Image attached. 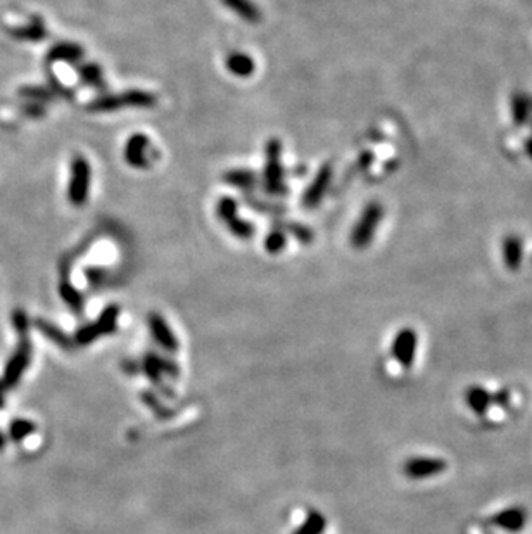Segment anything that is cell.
I'll list each match as a JSON object with an SVG mask.
<instances>
[{"label": "cell", "instance_id": "cell-1", "mask_svg": "<svg viewBox=\"0 0 532 534\" xmlns=\"http://www.w3.org/2000/svg\"><path fill=\"white\" fill-rule=\"evenodd\" d=\"M13 322L16 331L20 332V345L18 349L14 351L13 358L9 360L6 367V373H4V379L0 380V389L2 387H13L16 386L18 380L21 379L26 368H28L29 360H32V341L28 338V319H26L25 312L18 309L13 315Z\"/></svg>", "mask_w": 532, "mask_h": 534}, {"label": "cell", "instance_id": "cell-2", "mask_svg": "<svg viewBox=\"0 0 532 534\" xmlns=\"http://www.w3.org/2000/svg\"><path fill=\"white\" fill-rule=\"evenodd\" d=\"M158 102V97L151 92L128 91L118 95H104L88 104V111L92 113H111L121 107H152Z\"/></svg>", "mask_w": 532, "mask_h": 534}, {"label": "cell", "instance_id": "cell-3", "mask_svg": "<svg viewBox=\"0 0 532 534\" xmlns=\"http://www.w3.org/2000/svg\"><path fill=\"white\" fill-rule=\"evenodd\" d=\"M263 187L271 196H284L287 187L284 182V166H282V144L280 140L271 139L266 144V164Z\"/></svg>", "mask_w": 532, "mask_h": 534}, {"label": "cell", "instance_id": "cell-4", "mask_svg": "<svg viewBox=\"0 0 532 534\" xmlns=\"http://www.w3.org/2000/svg\"><path fill=\"white\" fill-rule=\"evenodd\" d=\"M92 184L90 163L85 156L76 154L71 161V178L68 187V199L73 206H83L88 201Z\"/></svg>", "mask_w": 532, "mask_h": 534}, {"label": "cell", "instance_id": "cell-5", "mask_svg": "<svg viewBox=\"0 0 532 534\" xmlns=\"http://www.w3.org/2000/svg\"><path fill=\"white\" fill-rule=\"evenodd\" d=\"M382 216H384V208L381 206V203H370L364 208L362 218L358 220L351 235V244L356 249H364L370 244L375 235V230L381 225Z\"/></svg>", "mask_w": 532, "mask_h": 534}, {"label": "cell", "instance_id": "cell-6", "mask_svg": "<svg viewBox=\"0 0 532 534\" xmlns=\"http://www.w3.org/2000/svg\"><path fill=\"white\" fill-rule=\"evenodd\" d=\"M152 145L147 135L144 133H135L128 139L125 144V161L130 164L132 168L137 170H147L151 168L152 159H154V152L151 151Z\"/></svg>", "mask_w": 532, "mask_h": 534}, {"label": "cell", "instance_id": "cell-7", "mask_svg": "<svg viewBox=\"0 0 532 534\" xmlns=\"http://www.w3.org/2000/svg\"><path fill=\"white\" fill-rule=\"evenodd\" d=\"M416 345H418V335L413 328L407 327L397 332L393 341V356L396 358L401 367H411L415 361Z\"/></svg>", "mask_w": 532, "mask_h": 534}, {"label": "cell", "instance_id": "cell-8", "mask_svg": "<svg viewBox=\"0 0 532 534\" xmlns=\"http://www.w3.org/2000/svg\"><path fill=\"white\" fill-rule=\"evenodd\" d=\"M444 460L441 458H429V457H413L407 464L403 465L404 476L410 479H427V477H434L437 474H442L446 470Z\"/></svg>", "mask_w": 532, "mask_h": 534}, {"label": "cell", "instance_id": "cell-9", "mask_svg": "<svg viewBox=\"0 0 532 534\" xmlns=\"http://www.w3.org/2000/svg\"><path fill=\"white\" fill-rule=\"evenodd\" d=\"M330 180H332V166L329 163L323 164L318 170V173L315 175L313 182L306 189L303 196V208L313 209L322 203V199L325 197L327 190H329Z\"/></svg>", "mask_w": 532, "mask_h": 534}, {"label": "cell", "instance_id": "cell-10", "mask_svg": "<svg viewBox=\"0 0 532 534\" xmlns=\"http://www.w3.org/2000/svg\"><path fill=\"white\" fill-rule=\"evenodd\" d=\"M491 522H493V526L507 533H520L526 528L527 512L522 507H510V509H505L493 515Z\"/></svg>", "mask_w": 532, "mask_h": 534}, {"label": "cell", "instance_id": "cell-11", "mask_svg": "<svg viewBox=\"0 0 532 534\" xmlns=\"http://www.w3.org/2000/svg\"><path fill=\"white\" fill-rule=\"evenodd\" d=\"M149 328H151L152 338L158 341L159 346H163L166 351H171V353L178 351L177 338H175L170 326L165 322V319H163L159 313H151V315H149Z\"/></svg>", "mask_w": 532, "mask_h": 534}, {"label": "cell", "instance_id": "cell-12", "mask_svg": "<svg viewBox=\"0 0 532 534\" xmlns=\"http://www.w3.org/2000/svg\"><path fill=\"white\" fill-rule=\"evenodd\" d=\"M254 59L244 52H232L226 58V68L232 74L239 78H247L254 73Z\"/></svg>", "mask_w": 532, "mask_h": 534}, {"label": "cell", "instance_id": "cell-13", "mask_svg": "<svg viewBox=\"0 0 532 534\" xmlns=\"http://www.w3.org/2000/svg\"><path fill=\"white\" fill-rule=\"evenodd\" d=\"M229 9H232L237 16L242 18L247 23H258L261 21V13H259L258 6L251 0H221Z\"/></svg>", "mask_w": 532, "mask_h": 534}, {"label": "cell", "instance_id": "cell-14", "mask_svg": "<svg viewBox=\"0 0 532 534\" xmlns=\"http://www.w3.org/2000/svg\"><path fill=\"white\" fill-rule=\"evenodd\" d=\"M83 58V51H81L80 46L76 44H69V42H62L57 44L50 48L48 52V62H55V61H64V62H76Z\"/></svg>", "mask_w": 532, "mask_h": 534}, {"label": "cell", "instance_id": "cell-15", "mask_svg": "<svg viewBox=\"0 0 532 534\" xmlns=\"http://www.w3.org/2000/svg\"><path fill=\"white\" fill-rule=\"evenodd\" d=\"M465 401H467L468 408L474 410L477 415H482V413H486V410L489 408L491 403H493V396L487 393L484 387L472 386L468 387L467 393H465Z\"/></svg>", "mask_w": 532, "mask_h": 534}, {"label": "cell", "instance_id": "cell-16", "mask_svg": "<svg viewBox=\"0 0 532 534\" xmlns=\"http://www.w3.org/2000/svg\"><path fill=\"white\" fill-rule=\"evenodd\" d=\"M503 258L505 265L510 270H517L520 267V263H522V242H520L519 237L505 239Z\"/></svg>", "mask_w": 532, "mask_h": 534}, {"label": "cell", "instance_id": "cell-17", "mask_svg": "<svg viewBox=\"0 0 532 534\" xmlns=\"http://www.w3.org/2000/svg\"><path fill=\"white\" fill-rule=\"evenodd\" d=\"M223 180L232 187H239L242 190H249L256 185V173L251 170H230L223 175Z\"/></svg>", "mask_w": 532, "mask_h": 534}, {"label": "cell", "instance_id": "cell-18", "mask_svg": "<svg viewBox=\"0 0 532 534\" xmlns=\"http://www.w3.org/2000/svg\"><path fill=\"white\" fill-rule=\"evenodd\" d=\"M118 315H120V308L118 306H107L102 312V315L99 316V320L95 322L97 328H99L100 335L111 334V332L116 328L118 323Z\"/></svg>", "mask_w": 532, "mask_h": 534}, {"label": "cell", "instance_id": "cell-19", "mask_svg": "<svg viewBox=\"0 0 532 534\" xmlns=\"http://www.w3.org/2000/svg\"><path fill=\"white\" fill-rule=\"evenodd\" d=\"M13 35L18 36V39H21V40H32V42H39V40H42L43 36L47 35V29H46V25H43L42 21L35 20V23L33 25L25 26V28L14 29Z\"/></svg>", "mask_w": 532, "mask_h": 534}, {"label": "cell", "instance_id": "cell-20", "mask_svg": "<svg viewBox=\"0 0 532 534\" xmlns=\"http://www.w3.org/2000/svg\"><path fill=\"white\" fill-rule=\"evenodd\" d=\"M78 73H80L81 80L85 81L87 85H92L95 88H104V78H102V71H100V66L97 65H85L78 68Z\"/></svg>", "mask_w": 532, "mask_h": 534}, {"label": "cell", "instance_id": "cell-21", "mask_svg": "<svg viewBox=\"0 0 532 534\" xmlns=\"http://www.w3.org/2000/svg\"><path fill=\"white\" fill-rule=\"evenodd\" d=\"M35 326L39 327V331L42 332L43 335H47V338L50 339V341H54L55 345H59V346H61V348H68V346H69L68 338H66V335L62 334V332L59 331V328H55L54 326H52V323L46 322V320H36Z\"/></svg>", "mask_w": 532, "mask_h": 534}, {"label": "cell", "instance_id": "cell-22", "mask_svg": "<svg viewBox=\"0 0 532 534\" xmlns=\"http://www.w3.org/2000/svg\"><path fill=\"white\" fill-rule=\"evenodd\" d=\"M59 291H61L62 300L68 302L69 308L74 309V312H80V309L83 308V300H81V294L78 293L76 289H74L71 283L66 282V280H62L61 286H59Z\"/></svg>", "mask_w": 532, "mask_h": 534}, {"label": "cell", "instance_id": "cell-23", "mask_svg": "<svg viewBox=\"0 0 532 534\" xmlns=\"http://www.w3.org/2000/svg\"><path fill=\"white\" fill-rule=\"evenodd\" d=\"M225 223L230 232L236 235L237 239H244L245 241V239H251L252 235H254V225H251L249 222H244V220H240L237 215Z\"/></svg>", "mask_w": 532, "mask_h": 534}, {"label": "cell", "instance_id": "cell-24", "mask_svg": "<svg viewBox=\"0 0 532 534\" xmlns=\"http://www.w3.org/2000/svg\"><path fill=\"white\" fill-rule=\"evenodd\" d=\"M33 432H35V424L26 420V418H18V420H14L9 427V434L13 441H21V439L28 438V436L33 434Z\"/></svg>", "mask_w": 532, "mask_h": 534}, {"label": "cell", "instance_id": "cell-25", "mask_svg": "<svg viewBox=\"0 0 532 534\" xmlns=\"http://www.w3.org/2000/svg\"><path fill=\"white\" fill-rule=\"evenodd\" d=\"M325 517L318 512H311L308 515L306 522L303 524V528L299 529L296 534H322L323 529H325Z\"/></svg>", "mask_w": 532, "mask_h": 534}, {"label": "cell", "instance_id": "cell-26", "mask_svg": "<svg viewBox=\"0 0 532 534\" xmlns=\"http://www.w3.org/2000/svg\"><path fill=\"white\" fill-rule=\"evenodd\" d=\"M285 242H287V239H285V234L282 232V230H271L270 234H268V237L265 239V249L270 255H278V253L284 251L285 248Z\"/></svg>", "mask_w": 532, "mask_h": 534}, {"label": "cell", "instance_id": "cell-27", "mask_svg": "<svg viewBox=\"0 0 532 534\" xmlns=\"http://www.w3.org/2000/svg\"><path fill=\"white\" fill-rule=\"evenodd\" d=\"M147 361H151L152 367H154L158 372L168 373V375H171V377L178 375V368H177V365L173 363V361L165 360V358L158 356V354H149Z\"/></svg>", "mask_w": 532, "mask_h": 534}, {"label": "cell", "instance_id": "cell-28", "mask_svg": "<svg viewBox=\"0 0 532 534\" xmlns=\"http://www.w3.org/2000/svg\"><path fill=\"white\" fill-rule=\"evenodd\" d=\"M217 213L219 218H221V222H229L230 218H233L237 215V203L232 197H221L218 201Z\"/></svg>", "mask_w": 532, "mask_h": 534}, {"label": "cell", "instance_id": "cell-29", "mask_svg": "<svg viewBox=\"0 0 532 534\" xmlns=\"http://www.w3.org/2000/svg\"><path fill=\"white\" fill-rule=\"evenodd\" d=\"M512 113L515 118L517 125H522L524 119L527 118V99L526 97L519 95L512 100Z\"/></svg>", "mask_w": 532, "mask_h": 534}, {"label": "cell", "instance_id": "cell-30", "mask_svg": "<svg viewBox=\"0 0 532 534\" xmlns=\"http://www.w3.org/2000/svg\"><path fill=\"white\" fill-rule=\"evenodd\" d=\"M287 229L294 234V237H296L297 241L304 242V244L313 241V230L308 229V227L299 225V223H290V225H287Z\"/></svg>", "mask_w": 532, "mask_h": 534}, {"label": "cell", "instance_id": "cell-31", "mask_svg": "<svg viewBox=\"0 0 532 534\" xmlns=\"http://www.w3.org/2000/svg\"><path fill=\"white\" fill-rule=\"evenodd\" d=\"M21 95L29 97V99H39V100H50L52 93L46 91V88H36V87H25L21 88Z\"/></svg>", "mask_w": 532, "mask_h": 534}, {"label": "cell", "instance_id": "cell-32", "mask_svg": "<svg viewBox=\"0 0 532 534\" xmlns=\"http://www.w3.org/2000/svg\"><path fill=\"white\" fill-rule=\"evenodd\" d=\"M245 203H247L249 206H252L254 209H258V211H265V213H284V208H278V206H273V204L261 203V201L254 199V197H245Z\"/></svg>", "mask_w": 532, "mask_h": 534}, {"label": "cell", "instance_id": "cell-33", "mask_svg": "<svg viewBox=\"0 0 532 534\" xmlns=\"http://www.w3.org/2000/svg\"><path fill=\"white\" fill-rule=\"evenodd\" d=\"M25 113L29 116H42L43 109L40 106H25Z\"/></svg>", "mask_w": 532, "mask_h": 534}, {"label": "cell", "instance_id": "cell-34", "mask_svg": "<svg viewBox=\"0 0 532 534\" xmlns=\"http://www.w3.org/2000/svg\"><path fill=\"white\" fill-rule=\"evenodd\" d=\"M6 444H7L6 436H4L2 432H0V450H4V448H6Z\"/></svg>", "mask_w": 532, "mask_h": 534}, {"label": "cell", "instance_id": "cell-35", "mask_svg": "<svg viewBox=\"0 0 532 534\" xmlns=\"http://www.w3.org/2000/svg\"><path fill=\"white\" fill-rule=\"evenodd\" d=\"M526 147H527V152H529V156H531V158H532V140L527 142V144H526Z\"/></svg>", "mask_w": 532, "mask_h": 534}, {"label": "cell", "instance_id": "cell-36", "mask_svg": "<svg viewBox=\"0 0 532 534\" xmlns=\"http://www.w3.org/2000/svg\"><path fill=\"white\" fill-rule=\"evenodd\" d=\"M2 406H4V398H2V394H0V408H2Z\"/></svg>", "mask_w": 532, "mask_h": 534}]
</instances>
